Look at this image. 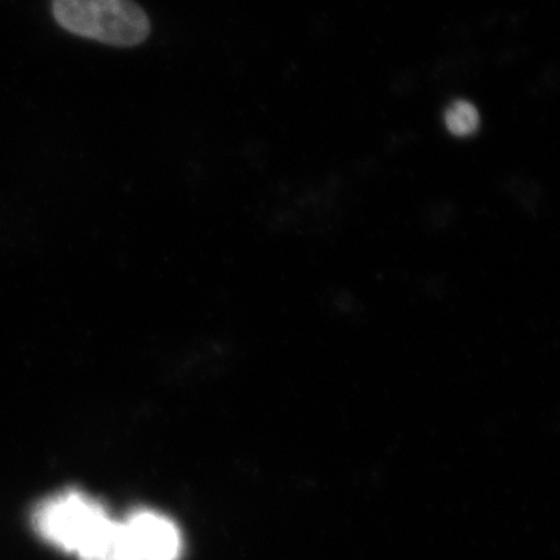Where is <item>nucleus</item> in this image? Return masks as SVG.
Segmentation results:
<instances>
[{
  "label": "nucleus",
  "mask_w": 560,
  "mask_h": 560,
  "mask_svg": "<svg viewBox=\"0 0 560 560\" xmlns=\"http://www.w3.org/2000/svg\"><path fill=\"white\" fill-rule=\"evenodd\" d=\"M32 522L43 539L80 558L113 547L119 537V522L101 503L75 490L43 501Z\"/></svg>",
  "instance_id": "f257e3e1"
},
{
  "label": "nucleus",
  "mask_w": 560,
  "mask_h": 560,
  "mask_svg": "<svg viewBox=\"0 0 560 560\" xmlns=\"http://www.w3.org/2000/svg\"><path fill=\"white\" fill-rule=\"evenodd\" d=\"M81 560H138L132 558L130 552L124 550L119 544V537H117L116 544L113 547L106 548L101 552H95V555L84 556V558H80Z\"/></svg>",
  "instance_id": "39448f33"
},
{
  "label": "nucleus",
  "mask_w": 560,
  "mask_h": 560,
  "mask_svg": "<svg viewBox=\"0 0 560 560\" xmlns=\"http://www.w3.org/2000/svg\"><path fill=\"white\" fill-rule=\"evenodd\" d=\"M445 127L456 138H469L480 128V113L470 102L452 103L444 114Z\"/></svg>",
  "instance_id": "20e7f679"
},
{
  "label": "nucleus",
  "mask_w": 560,
  "mask_h": 560,
  "mask_svg": "<svg viewBox=\"0 0 560 560\" xmlns=\"http://www.w3.org/2000/svg\"><path fill=\"white\" fill-rule=\"evenodd\" d=\"M51 13L65 31L106 46H139L151 32L135 0H51Z\"/></svg>",
  "instance_id": "f03ea898"
},
{
  "label": "nucleus",
  "mask_w": 560,
  "mask_h": 560,
  "mask_svg": "<svg viewBox=\"0 0 560 560\" xmlns=\"http://www.w3.org/2000/svg\"><path fill=\"white\" fill-rule=\"evenodd\" d=\"M119 544L138 560H178L183 551L178 526L153 511H138L119 522Z\"/></svg>",
  "instance_id": "7ed1b4c3"
}]
</instances>
